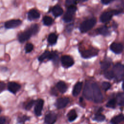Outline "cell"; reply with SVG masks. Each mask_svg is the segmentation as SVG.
<instances>
[{
	"label": "cell",
	"mask_w": 124,
	"mask_h": 124,
	"mask_svg": "<svg viewBox=\"0 0 124 124\" xmlns=\"http://www.w3.org/2000/svg\"><path fill=\"white\" fill-rule=\"evenodd\" d=\"M56 87L59 91L61 93H64L66 92L67 89V85L65 83L62 81L58 82L56 85Z\"/></svg>",
	"instance_id": "obj_18"
},
{
	"label": "cell",
	"mask_w": 124,
	"mask_h": 124,
	"mask_svg": "<svg viewBox=\"0 0 124 124\" xmlns=\"http://www.w3.org/2000/svg\"><path fill=\"white\" fill-rule=\"evenodd\" d=\"M82 87V83L81 82H77L74 86L73 90V95L74 96H77L80 93Z\"/></svg>",
	"instance_id": "obj_17"
},
{
	"label": "cell",
	"mask_w": 124,
	"mask_h": 124,
	"mask_svg": "<svg viewBox=\"0 0 124 124\" xmlns=\"http://www.w3.org/2000/svg\"><path fill=\"white\" fill-rule=\"evenodd\" d=\"M92 87L93 91L92 100L95 103H101L103 100V95L98 85L95 83H92Z\"/></svg>",
	"instance_id": "obj_1"
},
{
	"label": "cell",
	"mask_w": 124,
	"mask_h": 124,
	"mask_svg": "<svg viewBox=\"0 0 124 124\" xmlns=\"http://www.w3.org/2000/svg\"><path fill=\"white\" fill-rule=\"evenodd\" d=\"M105 77L108 79H111L114 77V74L112 71H106L104 73Z\"/></svg>",
	"instance_id": "obj_29"
},
{
	"label": "cell",
	"mask_w": 124,
	"mask_h": 124,
	"mask_svg": "<svg viewBox=\"0 0 124 124\" xmlns=\"http://www.w3.org/2000/svg\"><path fill=\"white\" fill-rule=\"evenodd\" d=\"M113 0H101V1L103 3L105 4H107Z\"/></svg>",
	"instance_id": "obj_39"
},
{
	"label": "cell",
	"mask_w": 124,
	"mask_h": 124,
	"mask_svg": "<svg viewBox=\"0 0 124 124\" xmlns=\"http://www.w3.org/2000/svg\"><path fill=\"white\" fill-rule=\"evenodd\" d=\"M52 56V52H50L48 51H46L44 52L39 58L38 60L39 61H43L45 59H49L51 60Z\"/></svg>",
	"instance_id": "obj_19"
},
{
	"label": "cell",
	"mask_w": 124,
	"mask_h": 124,
	"mask_svg": "<svg viewBox=\"0 0 124 124\" xmlns=\"http://www.w3.org/2000/svg\"><path fill=\"white\" fill-rule=\"evenodd\" d=\"M5 88V84L3 82L0 83V92H1Z\"/></svg>",
	"instance_id": "obj_38"
},
{
	"label": "cell",
	"mask_w": 124,
	"mask_h": 124,
	"mask_svg": "<svg viewBox=\"0 0 124 124\" xmlns=\"http://www.w3.org/2000/svg\"><path fill=\"white\" fill-rule=\"evenodd\" d=\"M67 117L69 121L72 122L74 121L77 117V114L76 111L74 109L71 110L67 113Z\"/></svg>",
	"instance_id": "obj_22"
},
{
	"label": "cell",
	"mask_w": 124,
	"mask_h": 124,
	"mask_svg": "<svg viewBox=\"0 0 124 124\" xmlns=\"http://www.w3.org/2000/svg\"><path fill=\"white\" fill-rule=\"evenodd\" d=\"M21 24V21L19 19H12L5 22V27L7 29H13L16 28Z\"/></svg>",
	"instance_id": "obj_9"
},
{
	"label": "cell",
	"mask_w": 124,
	"mask_h": 124,
	"mask_svg": "<svg viewBox=\"0 0 124 124\" xmlns=\"http://www.w3.org/2000/svg\"><path fill=\"white\" fill-rule=\"evenodd\" d=\"M83 94L84 97L88 100H92L93 91L92 84L89 82H87L84 86Z\"/></svg>",
	"instance_id": "obj_4"
},
{
	"label": "cell",
	"mask_w": 124,
	"mask_h": 124,
	"mask_svg": "<svg viewBox=\"0 0 124 124\" xmlns=\"http://www.w3.org/2000/svg\"><path fill=\"white\" fill-rule=\"evenodd\" d=\"M52 11V13H53V15L56 17L61 16L63 13L62 9L60 6H59L58 5H56V6H54L53 8Z\"/></svg>",
	"instance_id": "obj_21"
},
{
	"label": "cell",
	"mask_w": 124,
	"mask_h": 124,
	"mask_svg": "<svg viewBox=\"0 0 124 124\" xmlns=\"http://www.w3.org/2000/svg\"><path fill=\"white\" fill-rule=\"evenodd\" d=\"M61 62L62 65L65 68H69L72 66L74 63L72 57L68 55H64L61 57Z\"/></svg>",
	"instance_id": "obj_6"
},
{
	"label": "cell",
	"mask_w": 124,
	"mask_h": 124,
	"mask_svg": "<svg viewBox=\"0 0 124 124\" xmlns=\"http://www.w3.org/2000/svg\"><path fill=\"white\" fill-rule=\"evenodd\" d=\"M32 35V33L30 29H28L27 30L21 32L18 35V40L20 42L23 43L25 42L26 41L28 40L31 36Z\"/></svg>",
	"instance_id": "obj_8"
},
{
	"label": "cell",
	"mask_w": 124,
	"mask_h": 124,
	"mask_svg": "<svg viewBox=\"0 0 124 124\" xmlns=\"http://www.w3.org/2000/svg\"><path fill=\"white\" fill-rule=\"evenodd\" d=\"M57 36L54 33H50L48 37V42L51 45H53L55 44L57 41Z\"/></svg>",
	"instance_id": "obj_24"
},
{
	"label": "cell",
	"mask_w": 124,
	"mask_h": 124,
	"mask_svg": "<svg viewBox=\"0 0 124 124\" xmlns=\"http://www.w3.org/2000/svg\"><path fill=\"white\" fill-rule=\"evenodd\" d=\"M110 65V63L108 61H104L101 63V68L103 70H107Z\"/></svg>",
	"instance_id": "obj_26"
},
{
	"label": "cell",
	"mask_w": 124,
	"mask_h": 124,
	"mask_svg": "<svg viewBox=\"0 0 124 124\" xmlns=\"http://www.w3.org/2000/svg\"><path fill=\"white\" fill-rule=\"evenodd\" d=\"M98 52V51L97 49L92 48L83 51L81 53V54L82 57L84 58H90L97 55Z\"/></svg>",
	"instance_id": "obj_7"
},
{
	"label": "cell",
	"mask_w": 124,
	"mask_h": 124,
	"mask_svg": "<svg viewBox=\"0 0 124 124\" xmlns=\"http://www.w3.org/2000/svg\"><path fill=\"white\" fill-rule=\"evenodd\" d=\"M57 116L55 113H50L47 114L45 118V121L47 124H53L56 121Z\"/></svg>",
	"instance_id": "obj_14"
},
{
	"label": "cell",
	"mask_w": 124,
	"mask_h": 124,
	"mask_svg": "<svg viewBox=\"0 0 124 124\" xmlns=\"http://www.w3.org/2000/svg\"><path fill=\"white\" fill-rule=\"evenodd\" d=\"M110 49L116 54L121 53L124 49L123 46L119 43H113L110 46Z\"/></svg>",
	"instance_id": "obj_11"
},
{
	"label": "cell",
	"mask_w": 124,
	"mask_h": 124,
	"mask_svg": "<svg viewBox=\"0 0 124 124\" xmlns=\"http://www.w3.org/2000/svg\"><path fill=\"white\" fill-rule=\"evenodd\" d=\"M39 12L35 9H31L28 13V18L29 20H33L38 19L40 17Z\"/></svg>",
	"instance_id": "obj_15"
},
{
	"label": "cell",
	"mask_w": 124,
	"mask_h": 124,
	"mask_svg": "<svg viewBox=\"0 0 124 124\" xmlns=\"http://www.w3.org/2000/svg\"><path fill=\"white\" fill-rule=\"evenodd\" d=\"M96 18H92L83 21L80 25V30L82 32H85L91 30L95 24Z\"/></svg>",
	"instance_id": "obj_3"
},
{
	"label": "cell",
	"mask_w": 124,
	"mask_h": 124,
	"mask_svg": "<svg viewBox=\"0 0 124 124\" xmlns=\"http://www.w3.org/2000/svg\"><path fill=\"white\" fill-rule=\"evenodd\" d=\"M124 120V116L123 114H120L114 117L111 120L110 122L112 124H119Z\"/></svg>",
	"instance_id": "obj_20"
},
{
	"label": "cell",
	"mask_w": 124,
	"mask_h": 124,
	"mask_svg": "<svg viewBox=\"0 0 124 124\" xmlns=\"http://www.w3.org/2000/svg\"><path fill=\"white\" fill-rule=\"evenodd\" d=\"M81 1H86V0H80Z\"/></svg>",
	"instance_id": "obj_41"
},
{
	"label": "cell",
	"mask_w": 124,
	"mask_h": 124,
	"mask_svg": "<svg viewBox=\"0 0 124 124\" xmlns=\"http://www.w3.org/2000/svg\"><path fill=\"white\" fill-rule=\"evenodd\" d=\"M76 0H66V4L68 6H72L75 3Z\"/></svg>",
	"instance_id": "obj_36"
},
{
	"label": "cell",
	"mask_w": 124,
	"mask_h": 124,
	"mask_svg": "<svg viewBox=\"0 0 124 124\" xmlns=\"http://www.w3.org/2000/svg\"><path fill=\"white\" fill-rule=\"evenodd\" d=\"M113 13L111 12H107L103 13L101 16L100 20L102 22H106L108 21L112 17Z\"/></svg>",
	"instance_id": "obj_16"
},
{
	"label": "cell",
	"mask_w": 124,
	"mask_h": 124,
	"mask_svg": "<svg viewBox=\"0 0 124 124\" xmlns=\"http://www.w3.org/2000/svg\"><path fill=\"white\" fill-rule=\"evenodd\" d=\"M116 104V100L115 99H111L106 104V106L108 108H114L115 107V105Z\"/></svg>",
	"instance_id": "obj_31"
},
{
	"label": "cell",
	"mask_w": 124,
	"mask_h": 124,
	"mask_svg": "<svg viewBox=\"0 0 124 124\" xmlns=\"http://www.w3.org/2000/svg\"><path fill=\"white\" fill-rule=\"evenodd\" d=\"M6 122V118L4 116L0 117V124H5Z\"/></svg>",
	"instance_id": "obj_37"
},
{
	"label": "cell",
	"mask_w": 124,
	"mask_h": 124,
	"mask_svg": "<svg viewBox=\"0 0 124 124\" xmlns=\"http://www.w3.org/2000/svg\"><path fill=\"white\" fill-rule=\"evenodd\" d=\"M76 10H77L76 7L73 5L69 6L66 13L64 16V17H63L64 20L66 22H68L71 21L73 16L75 14V12L76 11Z\"/></svg>",
	"instance_id": "obj_5"
},
{
	"label": "cell",
	"mask_w": 124,
	"mask_h": 124,
	"mask_svg": "<svg viewBox=\"0 0 124 124\" xmlns=\"http://www.w3.org/2000/svg\"><path fill=\"white\" fill-rule=\"evenodd\" d=\"M69 99L67 97H62L57 99L56 102V107L58 108H62L68 104Z\"/></svg>",
	"instance_id": "obj_10"
},
{
	"label": "cell",
	"mask_w": 124,
	"mask_h": 124,
	"mask_svg": "<svg viewBox=\"0 0 124 124\" xmlns=\"http://www.w3.org/2000/svg\"><path fill=\"white\" fill-rule=\"evenodd\" d=\"M34 103V100H31L30 102H29L27 105L25 106V109L27 110H30L32 107V106L33 105Z\"/></svg>",
	"instance_id": "obj_35"
},
{
	"label": "cell",
	"mask_w": 124,
	"mask_h": 124,
	"mask_svg": "<svg viewBox=\"0 0 124 124\" xmlns=\"http://www.w3.org/2000/svg\"><path fill=\"white\" fill-rule=\"evenodd\" d=\"M101 85H102V89H103L104 91H107L108 90V89L110 88V86H111L109 82H106V81H104V82H103L102 83Z\"/></svg>",
	"instance_id": "obj_32"
},
{
	"label": "cell",
	"mask_w": 124,
	"mask_h": 124,
	"mask_svg": "<svg viewBox=\"0 0 124 124\" xmlns=\"http://www.w3.org/2000/svg\"><path fill=\"white\" fill-rule=\"evenodd\" d=\"M20 85L16 82H10L8 84V90L13 93H16L20 89Z\"/></svg>",
	"instance_id": "obj_12"
},
{
	"label": "cell",
	"mask_w": 124,
	"mask_h": 124,
	"mask_svg": "<svg viewBox=\"0 0 124 124\" xmlns=\"http://www.w3.org/2000/svg\"><path fill=\"white\" fill-rule=\"evenodd\" d=\"M116 102L121 106H124V93H120L117 95Z\"/></svg>",
	"instance_id": "obj_23"
},
{
	"label": "cell",
	"mask_w": 124,
	"mask_h": 124,
	"mask_svg": "<svg viewBox=\"0 0 124 124\" xmlns=\"http://www.w3.org/2000/svg\"><path fill=\"white\" fill-rule=\"evenodd\" d=\"M33 48V46L31 43H28L25 46V50L26 53H29L31 52Z\"/></svg>",
	"instance_id": "obj_33"
},
{
	"label": "cell",
	"mask_w": 124,
	"mask_h": 124,
	"mask_svg": "<svg viewBox=\"0 0 124 124\" xmlns=\"http://www.w3.org/2000/svg\"><path fill=\"white\" fill-rule=\"evenodd\" d=\"M122 87H123V90H124V81H123V83Z\"/></svg>",
	"instance_id": "obj_40"
},
{
	"label": "cell",
	"mask_w": 124,
	"mask_h": 124,
	"mask_svg": "<svg viewBox=\"0 0 124 124\" xmlns=\"http://www.w3.org/2000/svg\"><path fill=\"white\" fill-rule=\"evenodd\" d=\"M44 100L42 99H39L37 102L34 108V112L37 116H40L41 115Z\"/></svg>",
	"instance_id": "obj_13"
},
{
	"label": "cell",
	"mask_w": 124,
	"mask_h": 124,
	"mask_svg": "<svg viewBox=\"0 0 124 124\" xmlns=\"http://www.w3.org/2000/svg\"><path fill=\"white\" fill-rule=\"evenodd\" d=\"M43 23L46 26H49L50 25H51L52 23V19L51 17L48 16H45L43 17Z\"/></svg>",
	"instance_id": "obj_25"
},
{
	"label": "cell",
	"mask_w": 124,
	"mask_h": 124,
	"mask_svg": "<svg viewBox=\"0 0 124 124\" xmlns=\"http://www.w3.org/2000/svg\"><path fill=\"white\" fill-rule=\"evenodd\" d=\"M30 29L31 30L32 35L35 34L38 31L39 27L37 24H33L31 26Z\"/></svg>",
	"instance_id": "obj_30"
},
{
	"label": "cell",
	"mask_w": 124,
	"mask_h": 124,
	"mask_svg": "<svg viewBox=\"0 0 124 124\" xmlns=\"http://www.w3.org/2000/svg\"><path fill=\"white\" fill-rule=\"evenodd\" d=\"M114 78L117 80H121L124 77V65L121 63L115 64L113 69Z\"/></svg>",
	"instance_id": "obj_2"
},
{
	"label": "cell",
	"mask_w": 124,
	"mask_h": 124,
	"mask_svg": "<svg viewBox=\"0 0 124 124\" xmlns=\"http://www.w3.org/2000/svg\"><path fill=\"white\" fill-rule=\"evenodd\" d=\"M98 31L100 34L104 35H106L108 34V30L107 28L105 26H103L99 28L98 30Z\"/></svg>",
	"instance_id": "obj_28"
},
{
	"label": "cell",
	"mask_w": 124,
	"mask_h": 124,
	"mask_svg": "<svg viewBox=\"0 0 124 124\" xmlns=\"http://www.w3.org/2000/svg\"></svg>",
	"instance_id": "obj_42"
},
{
	"label": "cell",
	"mask_w": 124,
	"mask_h": 124,
	"mask_svg": "<svg viewBox=\"0 0 124 124\" xmlns=\"http://www.w3.org/2000/svg\"><path fill=\"white\" fill-rule=\"evenodd\" d=\"M30 119V118L28 117L26 115H23L21 117H19L18 118V122L20 123L24 124L25 122L27 120H28Z\"/></svg>",
	"instance_id": "obj_34"
},
{
	"label": "cell",
	"mask_w": 124,
	"mask_h": 124,
	"mask_svg": "<svg viewBox=\"0 0 124 124\" xmlns=\"http://www.w3.org/2000/svg\"><path fill=\"white\" fill-rule=\"evenodd\" d=\"M105 119V117L104 115L101 113H97L94 117V120L97 122H102Z\"/></svg>",
	"instance_id": "obj_27"
}]
</instances>
